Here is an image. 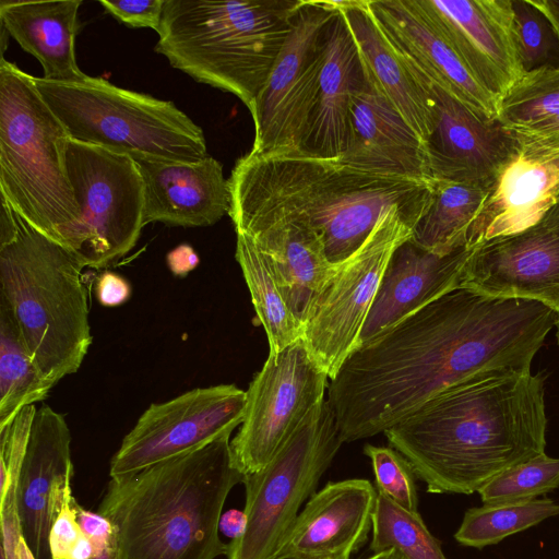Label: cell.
<instances>
[{"mask_svg": "<svg viewBox=\"0 0 559 559\" xmlns=\"http://www.w3.org/2000/svg\"><path fill=\"white\" fill-rule=\"evenodd\" d=\"M473 249L463 246L450 253L439 254L419 247L411 238L401 243L383 273L360 334L359 346L459 287Z\"/></svg>", "mask_w": 559, "mask_h": 559, "instance_id": "22", "label": "cell"}, {"mask_svg": "<svg viewBox=\"0 0 559 559\" xmlns=\"http://www.w3.org/2000/svg\"><path fill=\"white\" fill-rule=\"evenodd\" d=\"M558 313L526 298L459 286L343 362L328 386L341 440L385 432L443 390L493 369L531 371Z\"/></svg>", "mask_w": 559, "mask_h": 559, "instance_id": "1", "label": "cell"}, {"mask_svg": "<svg viewBox=\"0 0 559 559\" xmlns=\"http://www.w3.org/2000/svg\"><path fill=\"white\" fill-rule=\"evenodd\" d=\"M15 221L14 234L0 241V300L44 378L55 386L80 369L92 344L85 266L16 210Z\"/></svg>", "mask_w": 559, "mask_h": 559, "instance_id": "6", "label": "cell"}, {"mask_svg": "<svg viewBox=\"0 0 559 559\" xmlns=\"http://www.w3.org/2000/svg\"><path fill=\"white\" fill-rule=\"evenodd\" d=\"M96 297L98 302L104 307H117L131 296V285L121 275L105 271L96 281Z\"/></svg>", "mask_w": 559, "mask_h": 559, "instance_id": "41", "label": "cell"}, {"mask_svg": "<svg viewBox=\"0 0 559 559\" xmlns=\"http://www.w3.org/2000/svg\"><path fill=\"white\" fill-rule=\"evenodd\" d=\"M513 134L516 150L488 190L468 231L469 247L521 231L559 204V138Z\"/></svg>", "mask_w": 559, "mask_h": 559, "instance_id": "17", "label": "cell"}, {"mask_svg": "<svg viewBox=\"0 0 559 559\" xmlns=\"http://www.w3.org/2000/svg\"><path fill=\"white\" fill-rule=\"evenodd\" d=\"M460 286L536 300L559 314V204L521 231L474 246Z\"/></svg>", "mask_w": 559, "mask_h": 559, "instance_id": "15", "label": "cell"}, {"mask_svg": "<svg viewBox=\"0 0 559 559\" xmlns=\"http://www.w3.org/2000/svg\"><path fill=\"white\" fill-rule=\"evenodd\" d=\"M228 181L230 218L262 213L301 218L317 231L333 265L349 259L394 211L415 227L432 202L436 185L307 154L250 152L237 160Z\"/></svg>", "mask_w": 559, "mask_h": 559, "instance_id": "3", "label": "cell"}, {"mask_svg": "<svg viewBox=\"0 0 559 559\" xmlns=\"http://www.w3.org/2000/svg\"><path fill=\"white\" fill-rule=\"evenodd\" d=\"M343 441L324 400L260 471L243 476L242 535L227 544V559H278L302 503L317 489Z\"/></svg>", "mask_w": 559, "mask_h": 559, "instance_id": "9", "label": "cell"}, {"mask_svg": "<svg viewBox=\"0 0 559 559\" xmlns=\"http://www.w3.org/2000/svg\"><path fill=\"white\" fill-rule=\"evenodd\" d=\"M367 559H405L404 556L395 548H389L382 551L373 552Z\"/></svg>", "mask_w": 559, "mask_h": 559, "instance_id": "48", "label": "cell"}, {"mask_svg": "<svg viewBox=\"0 0 559 559\" xmlns=\"http://www.w3.org/2000/svg\"><path fill=\"white\" fill-rule=\"evenodd\" d=\"M413 229L408 219L397 211L384 216L310 301L301 322V340L310 357L330 380L358 348L391 255L412 237Z\"/></svg>", "mask_w": 559, "mask_h": 559, "instance_id": "11", "label": "cell"}, {"mask_svg": "<svg viewBox=\"0 0 559 559\" xmlns=\"http://www.w3.org/2000/svg\"><path fill=\"white\" fill-rule=\"evenodd\" d=\"M548 17L559 36V0H532Z\"/></svg>", "mask_w": 559, "mask_h": 559, "instance_id": "45", "label": "cell"}, {"mask_svg": "<svg viewBox=\"0 0 559 559\" xmlns=\"http://www.w3.org/2000/svg\"><path fill=\"white\" fill-rule=\"evenodd\" d=\"M34 81L71 140L132 158L192 163L209 156L202 128L173 102L90 75L72 83Z\"/></svg>", "mask_w": 559, "mask_h": 559, "instance_id": "8", "label": "cell"}, {"mask_svg": "<svg viewBox=\"0 0 559 559\" xmlns=\"http://www.w3.org/2000/svg\"><path fill=\"white\" fill-rule=\"evenodd\" d=\"M67 168L81 213L72 252L85 267L108 266L134 248L145 226L139 167L127 154L71 140Z\"/></svg>", "mask_w": 559, "mask_h": 559, "instance_id": "10", "label": "cell"}, {"mask_svg": "<svg viewBox=\"0 0 559 559\" xmlns=\"http://www.w3.org/2000/svg\"><path fill=\"white\" fill-rule=\"evenodd\" d=\"M336 11L324 32L317 103L305 154L338 159L347 150L354 93L365 80L358 49L346 20Z\"/></svg>", "mask_w": 559, "mask_h": 559, "instance_id": "27", "label": "cell"}, {"mask_svg": "<svg viewBox=\"0 0 559 559\" xmlns=\"http://www.w3.org/2000/svg\"><path fill=\"white\" fill-rule=\"evenodd\" d=\"M246 391L217 384L151 404L114 454L109 475L120 477L230 437L241 425Z\"/></svg>", "mask_w": 559, "mask_h": 559, "instance_id": "14", "label": "cell"}, {"mask_svg": "<svg viewBox=\"0 0 559 559\" xmlns=\"http://www.w3.org/2000/svg\"><path fill=\"white\" fill-rule=\"evenodd\" d=\"M559 487V459L539 454L498 474L479 489L484 504L536 499Z\"/></svg>", "mask_w": 559, "mask_h": 559, "instance_id": "35", "label": "cell"}, {"mask_svg": "<svg viewBox=\"0 0 559 559\" xmlns=\"http://www.w3.org/2000/svg\"><path fill=\"white\" fill-rule=\"evenodd\" d=\"M166 263L174 275L186 276L198 266L200 259L190 245L181 243L167 253Z\"/></svg>", "mask_w": 559, "mask_h": 559, "instance_id": "42", "label": "cell"}, {"mask_svg": "<svg viewBox=\"0 0 559 559\" xmlns=\"http://www.w3.org/2000/svg\"><path fill=\"white\" fill-rule=\"evenodd\" d=\"M420 76L435 105V127L426 143L433 179L489 190L515 152L516 138L497 119L478 115L435 82Z\"/></svg>", "mask_w": 559, "mask_h": 559, "instance_id": "16", "label": "cell"}, {"mask_svg": "<svg viewBox=\"0 0 559 559\" xmlns=\"http://www.w3.org/2000/svg\"><path fill=\"white\" fill-rule=\"evenodd\" d=\"M52 388L33 360L14 317L0 300V430L24 407L44 401Z\"/></svg>", "mask_w": 559, "mask_h": 559, "instance_id": "31", "label": "cell"}, {"mask_svg": "<svg viewBox=\"0 0 559 559\" xmlns=\"http://www.w3.org/2000/svg\"><path fill=\"white\" fill-rule=\"evenodd\" d=\"M557 328V337H558V341H559V314H558V319H557V322H556V325Z\"/></svg>", "mask_w": 559, "mask_h": 559, "instance_id": "50", "label": "cell"}, {"mask_svg": "<svg viewBox=\"0 0 559 559\" xmlns=\"http://www.w3.org/2000/svg\"><path fill=\"white\" fill-rule=\"evenodd\" d=\"M543 372L493 369L443 390L388 429L431 493L469 495L545 453Z\"/></svg>", "mask_w": 559, "mask_h": 559, "instance_id": "2", "label": "cell"}, {"mask_svg": "<svg viewBox=\"0 0 559 559\" xmlns=\"http://www.w3.org/2000/svg\"><path fill=\"white\" fill-rule=\"evenodd\" d=\"M488 190L459 182L436 180L432 202L413 229L411 240L439 254L468 246V231Z\"/></svg>", "mask_w": 559, "mask_h": 559, "instance_id": "30", "label": "cell"}, {"mask_svg": "<svg viewBox=\"0 0 559 559\" xmlns=\"http://www.w3.org/2000/svg\"><path fill=\"white\" fill-rule=\"evenodd\" d=\"M368 82L427 143L435 127L433 99L424 79L399 52L373 19L367 0L337 1Z\"/></svg>", "mask_w": 559, "mask_h": 559, "instance_id": "26", "label": "cell"}, {"mask_svg": "<svg viewBox=\"0 0 559 559\" xmlns=\"http://www.w3.org/2000/svg\"><path fill=\"white\" fill-rule=\"evenodd\" d=\"M94 554L92 542L84 535L73 548L69 559H91Z\"/></svg>", "mask_w": 559, "mask_h": 559, "instance_id": "46", "label": "cell"}, {"mask_svg": "<svg viewBox=\"0 0 559 559\" xmlns=\"http://www.w3.org/2000/svg\"><path fill=\"white\" fill-rule=\"evenodd\" d=\"M103 8L129 27L159 32L165 0H99Z\"/></svg>", "mask_w": 559, "mask_h": 559, "instance_id": "38", "label": "cell"}, {"mask_svg": "<svg viewBox=\"0 0 559 559\" xmlns=\"http://www.w3.org/2000/svg\"><path fill=\"white\" fill-rule=\"evenodd\" d=\"M511 131L518 135L528 138H559V116L535 122L527 127L512 129Z\"/></svg>", "mask_w": 559, "mask_h": 559, "instance_id": "43", "label": "cell"}, {"mask_svg": "<svg viewBox=\"0 0 559 559\" xmlns=\"http://www.w3.org/2000/svg\"><path fill=\"white\" fill-rule=\"evenodd\" d=\"M242 479L224 437L111 477L98 513L114 526L120 559H215L227 552L219 537L225 501Z\"/></svg>", "mask_w": 559, "mask_h": 559, "instance_id": "4", "label": "cell"}, {"mask_svg": "<svg viewBox=\"0 0 559 559\" xmlns=\"http://www.w3.org/2000/svg\"><path fill=\"white\" fill-rule=\"evenodd\" d=\"M302 0H165L154 50L252 109Z\"/></svg>", "mask_w": 559, "mask_h": 559, "instance_id": "5", "label": "cell"}, {"mask_svg": "<svg viewBox=\"0 0 559 559\" xmlns=\"http://www.w3.org/2000/svg\"><path fill=\"white\" fill-rule=\"evenodd\" d=\"M337 160L374 174L436 181L425 142L366 75L352 100L348 147Z\"/></svg>", "mask_w": 559, "mask_h": 559, "instance_id": "23", "label": "cell"}, {"mask_svg": "<svg viewBox=\"0 0 559 559\" xmlns=\"http://www.w3.org/2000/svg\"><path fill=\"white\" fill-rule=\"evenodd\" d=\"M75 508L78 522L84 535L92 542L94 552L102 551L115 536L112 524L100 513L85 510L78 502Z\"/></svg>", "mask_w": 559, "mask_h": 559, "instance_id": "40", "label": "cell"}, {"mask_svg": "<svg viewBox=\"0 0 559 559\" xmlns=\"http://www.w3.org/2000/svg\"><path fill=\"white\" fill-rule=\"evenodd\" d=\"M81 0H1L2 27L40 63L43 79L59 83L86 78L75 58Z\"/></svg>", "mask_w": 559, "mask_h": 559, "instance_id": "28", "label": "cell"}, {"mask_svg": "<svg viewBox=\"0 0 559 559\" xmlns=\"http://www.w3.org/2000/svg\"><path fill=\"white\" fill-rule=\"evenodd\" d=\"M144 182V225L206 227L229 213L231 192L212 156L192 163L133 158Z\"/></svg>", "mask_w": 559, "mask_h": 559, "instance_id": "24", "label": "cell"}, {"mask_svg": "<svg viewBox=\"0 0 559 559\" xmlns=\"http://www.w3.org/2000/svg\"><path fill=\"white\" fill-rule=\"evenodd\" d=\"M91 559H120L116 534L111 542L102 551L95 554Z\"/></svg>", "mask_w": 559, "mask_h": 559, "instance_id": "47", "label": "cell"}, {"mask_svg": "<svg viewBox=\"0 0 559 559\" xmlns=\"http://www.w3.org/2000/svg\"><path fill=\"white\" fill-rule=\"evenodd\" d=\"M264 251L276 270L285 299L302 322L306 310L338 265L329 262L317 231L304 219L275 213L231 218Z\"/></svg>", "mask_w": 559, "mask_h": 559, "instance_id": "25", "label": "cell"}, {"mask_svg": "<svg viewBox=\"0 0 559 559\" xmlns=\"http://www.w3.org/2000/svg\"><path fill=\"white\" fill-rule=\"evenodd\" d=\"M512 29L524 73L559 67V36L548 17L532 0H512Z\"/></svg>", "mask_w": 559, "mask_h": 559, "instance_id": "36", "label": "cell"}, {"mask_svg": "<svg viewBox=\"0 0 559 559\" xmlns=\"http://www.w3.org/2000/svg\"><path fill=\"white\" fill-rule=\"evenodd\" d=\"M385 36L421 75L487 119H496L499 100L472 75L419 0H367Z\"/></svg>", "mask_w": 559, "mask_h": 559, "instance_id": "20", "label": "cell"}, {"mask_svg": "<svg viewBox=\"0 0 559 559\" xmlns=\"http://www.w3.org/2000/svg\"><path fill=\"white\" fill-rule=\"evenodd\" d=\"M329 380L301 338L269 353L246 391L243 420L230 440L234 465L243 476L262 469L324 401Z\"/></svg>", "mask_w": 559, "mask_h": 559, "instance_id": "13", "label": "cell"}, {"mask_svg": "<svg viewBox=\"0 0 559 559\" xmlns=\"http://www.w3.org/2000/svg\"><path fill=\"white\" fill-rule=\"evenodd\" d=\"M235 258L248 286L257 319L266 333L270 354L301 338V324L290 310L269 255L245 233H236Z\"/></svg>", "mask_w": 559, "mask_h": 559, "instance_id": "29", "label": "cell"}, {"mask_svg": "<svg viewBox=\"0 0 559 559\" xmlns=\"http://www.w3.org/2000/svg\"><path fill=\"white\" fill-rule=\"evenodd\" d=\"M75 504L73 496L68 498L51 524L48 537L50 559H69L84 536L78 522Z\"/></svg>", "mask_w": 559, "mask_h": 559, "instance_id": "39", "label": "cell"}, {"mask_svg": "<svg viewBox=\"0 0 559 559\" xmlns=\"http://www.w3.org/2000/svg\"><path fill=\"white\" fill-rule=\"evenodd\" d=\"M246 527V516L243 511L229 510L222 514L219 521V531L231 540L240 537Z\"/></svg>", "mask_w": 559, "mask_h": 559, "instance_id": "44", "label": "cell"}, {"mask_svg": "<svg viewBox=\"0 0 559 559\" xmlns=\"http://www.w3.org/2000/svg\"><path fill=\"white\" fill-rule=\"evenodd\" d=\"M370 549L399 550L405 559H448L441 543L417 512H411L378 492L372 513Z\"/></svg>", "mask_w": 559, "mask_h": 559, "instance_id": "33", "label": "cell"}, {"mask_svg": "<svg viewBox=\"0 0 559 559\" xmlns=\"http://www.w3.org/2000/svg\"><path fill=\"white\" fill-rule=\"evenodd\" d=\"M558 514L559 504L549 498L484 504L465 512L454 538L461 545L483 548Z\"/></svg>", "mask_w": 559, "mask_h": 559, "instance_id": "32", "label": "cell"}, {"mask_svg": "<svg viewBox=\"0 0 559 559\" xmlns=\"http://www.w3.org/2000/svg\"><path fill=\"white\" fill-rule=\"evenodd\" d=\"M559 116V67H546L523 75L499 102L497 120L519 129Z\"/></svg>", "mask_w": 559, "mask_h": 559, "instance_id": "34", "label": "cell"}, {"mask_svg": "<svg viewBox=\"0 0 559 559\" xmlns=\"http://www.w3.org/2000/svg\"><path fill=\"white\" fill-rule=\"evenodd\" d=\"M73 472L64 415L48 405L37 408L17 486L23 537L36 559H50V527L72 496Z\"/></svg>", "mask_w": 559, "mask_h": 559, "instance_id": "19", "label": "cell"}, {"mask_svg": "<svg viewBox=\"0 0 559 559\" xmlns=\"http://www.w3.org/2000/svg\"><path fill=\"white\" fill-rule=\"evenodd\" d=\"M475 80L499 102L523 75L512 0H419Z\"/></svg>", "mask_w": 559, "mask_h": 559, "instance_id": "18", "label": "cell"}, {"mask_svg": "<svg viewBox=\"0 0 559 559\" xmlns=\"http://www.w3.org/2000/svg\"><path fill=\"white\" fill-rule=\"evenodd\" d=\"M376 498L368 479L329 481L298 514L278 559H349L368 539Z\"/></svg>", "mask_w": 559, "mask_h": 559, "instance_id": "21", "label": "cell"}, {"mask_svg": "<svg viewBox=\"0 0 559 559\" xmlns=\"http://www.w3.org/2000/svg\"><path fill=\"white\" fill-rule=\"evenodd\" d=\"M378 492L411 512L418 511L416 474L408 460L393 448L366 444Z\"/></svg>", "mask_w": 559, "mask_h": 559, "instance_id": "37", "label": "cell"}, {"mask_svg": "<svg viewBox=\"0 0 559 559\" xmlns=\"http://www.w3.org/2000/svg\"><path fill=\"white\" fill-rule=\"evenodd\" d=\"M335 11V1L302 0L250 110L254 122L251 154H305L319 91L324 32Z\"/></svg>", "mask_w": 559, "mask_h": 559, "instance_id": "12", "label": "cell"}, {"mask_svg": "<svg viewBox=\"0 0 559 559\" xmlns=\"http://www.w3.org/2000/svg\"><path fill=\"white\" fill-rule=\"evenodd\" d=\"M71 138L34 76L0 63V193L35 228L72 251L81 213L67 168Z\"/></svg>", "mask_w": 559, "mask_h": 559, "instance_id": "7", "label": "cell"}, {"mask_svg": "<svg viewBox=\"0 0 559 559\" xmlns=\"http://www.w3.org/2000/svg\"><path fill=\"white\" fill-rule=\"evenodd\" d=\"M16 556L17 559H36L24 537H22L19 543Z\"/></svg>", "mask_w": 559, "mask_h": 559, "instance_id": "49", "label": "cell"}]
</instances>
